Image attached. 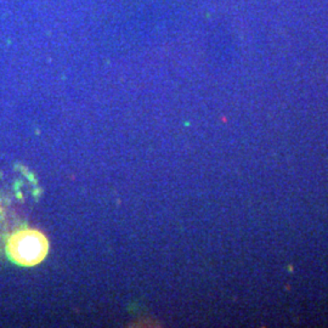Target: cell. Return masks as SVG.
Masks as SVG:
<instances>
[{"instance_id":"cell-1","label":"cell","mask_w":328,"mask_h":328,"mask_svg":"<svg viewBox=\"0 0 328 328\" xmlns=\"http://www.w3.org/2000/svg\"><path fill=\"white\" fill-rule=\"evenodd\" d=\"M9 258L20 266H35L48 255L49 242L38 230L23 228L10 236L6 243Z\"/></svg>"}]
</instances>
